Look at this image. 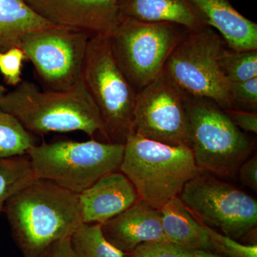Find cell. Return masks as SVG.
<instances>
[{"label": "cell", "instance_id": "1", "mask_svg": "<svg viewBox=\"0 0 257 257\" xmlns=\"http://www.w3.org/2000/svg\"><path fill=\"white\" fill-rule=\"evenodd\" d=\"M3 212L23 257H41L82 224L79 194L37 178L8 199Z\"/></svg>", "mask_w": 257, "mask_h": 257}, {"label": "cell", "instance_id": "2", "mask_svg": "<svg viewBox=\"0 0 257 257\" xmlns=\"http://www.w3.org/2000/svg\"><path fill=\"white\" fill-rule=\"evenodd\" d=\"M0 110L11 114L29 133L83 132L93 139L102 132L97 108L83 81L65 90H41L23 80L0 100Z\"/></svg>", "mask_w": 257, "mask_h": 257}, {"label": "cell", "instance_id": "3", "mask_svg": "<svg viewBox=\"0 0 257 257\" xmlns=\"http://www.w3.org/2000/svg\"><path fill=\"white\" fill-rule=\"evenodd\" d=\"M120 172L135 186L139 199L160 209L201 172L190 147L172 146L136 134L124 144Z\"/></svg>", "mask_w": 257, "mask_h": 257}, {"label": "cell", "instance_id": "4", "mask_svg": "<svg viewBox=\"0 0 257 257\" xmlns=\"http://www.w3.org/2000/svg\"><path fill=\"white\" fill-rule=\"evenodd\" d=\"M82 81L99 111L101 135L107 143L124 145L135 134L134 112L138 92L115 60L109 35L89 37Z\"/></svg>", "mask_w": 257, "mask_h": 257}, {"label": "cell", "instance_id": "5", "mask_svg": "<svg viewBox=\"0 0 257 257\" xmlns=\"http://www.w3.org/2000/svg\"><path fill=\"white\" fill-rule=\"evenodd\" d=\"M124 145L59 141L34 145L27 155L37 178L46 179L80 194L98 179L120 171Z\"/></svg>", "mask_w": 257, "mask_h": 257}, {"label": "cell", "instance_id": "6", "mask_svg": "<svg viewBox=\"0 0 257 257\" xmlns=\"http://www.w3.org/2000/svg\"><path fill=\"white\" fill-rule=\"evenodd\" d=\"M186 96L191 150L198 169L219 177H235L253 152V143L214 101Z\"/></svg>", "mask_w": 257, "mask_h": 257}, {"label": "cell", "instance_id": "7", "mask_svg": "<svg viewBox=\"0 0 257 257\" xmlns=\"http://www.w3.org/2000/svg\"><path fill=\"white\" fill-rule=\"evenodd\" d=\"M226 46L214 29L189 30L169 56L163 72L189 95L207 98L222 109H235L229 81L219 65Z\"/></svg>", "mask_w": 257, "mask_h": 257}, {"label": "cell", "instance_id": "8", "mask_svg": "<svg viewBox=\"0 0 257 257\" xmlns=\"http://www.w3.org/2000/svg\"><path fill=\"white\" fill-rule=\"evenodd\" d=\"M188 29L170 23H148L121 18L109 35L115 60L137 92L163 72L169 56Z\"/></svg>", "mask_w": 257, "mask_h": 257}, {"label": "cell", "instance_id": "9", "mask_svg": "<svg viewBox=\"0 0 257 257\" xmlns=\"http://www.w3.org/2000/svg\"><path fill=\"white\" fill-rule=\"evenodd\" d=\"M179 198L199 222L231 239H241L256 229V199L211 174L201 172L189 180Z\"/></svg>", "mask_w": 257, "mask_h": 257}, {"label": "cell", "instance_id": "10", "mask_svg": "<svg viewBox=\"0 0 257 257\" xmlns=\"http://www.w3.org/2000/svg\"><path fill=\"white\" fill-rule=\"evenodd\" d=\"M90 37L85 32L53 27L25 35L20 47L47 89L65 90L82 81Z\"/></svg>", "mask_w": 257, "mask_h": 257}, {"label": "cell", "instance_id": "11", "mask_svg": "<svg viewBox=\"0 0 257 257\" xmlns=\"http://www.w3.org/2000/svg\"><path fill=\"white\" fill-rule=\"evenodd\" d=\"M134 128L144 138L191 148L186 93L165 72L138 92Z\"/></svg>", "mask_w": 257, "mask_h": 257}, {"label": "cell", "instance_id": "12", "mask_svg": "<svg viewBox=\"0 0 257 257\" xmlns=\"http://www.w3.org/2000/svg\"><path fill=\"white\" fill-rule=\"evenodd\" d=\"M35 13L60 28L89 36L110 35L120 21L119 0H25Z\"/></svg>", "mask_w": 257, "mask_h": 257}, {"label": "cell", "instance_id": "13", "mask_svg": "<svg viewBox=\"0 0 257 257\" xmlns=\"http://www.w3.org/2000/svg\"><path fill=\"white\" fill-rule=\"evenodd\" d=\"M101 225L105 239L124 253L145 243L167 241L160 209L141 199Z\"/></svg>", "mask_w": 257, "mask_h": 257}, {"label": "cell", "instance_id": "14", "mask_svg": "<svg viewBox=\"0 0 257 257\" xmlns=\"http://www.w3.org/2000/svg\"><path fill=\"white\" fill-rule=\"evenodd\" d=\"M79 197L83 222L101 224L140 199L135 186L120 171L103 176Z\"/></svg>", "mask_w": 257, "mask_h": 257}, {"label": "cell", "instance_id": "15", "mask_svg": "<svg viewBox=\"0 0 257 257\" xmlns=\"http://www.w3.org/2000/svg\"><path fill=\"white\" fill-rule=\"evenodd\" d=\"M204 25L214 29L230 50H257V25L239 13L230 0H186Z\"/></svg>", "mask_w": 257, "mask_h": 257}, {"label": "cell", "instance_id": "16", "mask_svg": "<svg viewBox=\"0 0 257 257\" xmlns=\"http://www.w3.org/2000/svg\"><path fill=\"white\" fill-rule=\"evenodd\" d=\"M120 18L148 23H170L197 30L204 23L186 0H119Z\"/></svg>", "mask_w": 257, "mask_h": 257}, {"label": "cell", "instance_id": "17", "mask_svg": "<svg viewBox=\"0 0 257 257\" xmlns=\"http://www.w3.org/2000/svg\"><path fill=\"white\" fill-rule=\"evenodd\" d=\"M160 210L167 241L189 251H213L205 226L184 207L179 197L166 203Z\"/></svg>", "mask_w": 257, "mask_h": 257}, {"label": "cell", "instance_id": "18", "mask_svg": "<svg viewBox=\"0 0 257 257\" xmlns=\"http://www.w3.org/2000/svg\"><path fill=\"white\" fill-rule=\"evenodd\" d=\"M57 27L35 13L25 0H0V51L20 47L25 35Z\"/></svg>", "mask_w": 257, "mask_h": 257}, {"label": "cell", "instance_id": "19", "mask_svg": "<svg viewBox=\"0 0 257 257\" xmlns=\"http://www.w3.org/2000/svg\"><path fill=\"white\" fill-rule=\"evenodd\" d=\"M36 179L28 155L0 158V214L10 198Z\"/></svg>", "mask_w": 257, "mask_h": 257}, {"label": "cell", "instance_id": "20", "mask_svg": "<svg viewBox=\"0 0 257 257\" xmlns=\"http://www.w3.org/2000/svg\"><path fill=\"white\" fill-rule=\"evenodd\" d=\"M75 257H124L104 237L101 224L83 223L70 236Z\"/></svg>", "mask_w": 257, "mask_h": 257}, {"label": "cell", "instance_id": "21", "mask_svg": "<svg viewBox=\"0 0 257 257\" xmlns=\"http://www.w3.org/2000/svg\"><path fill=\"white\" fill-rule=\"evenodd\" d=\"M35 145L32 133L14 116L0 110V158L27 155Z\"/></svg>", "mask_w": 257, "mask_h": 257}, {"label": "cell", "instance_id": "22", "mask_svg": "<svg viewBox=\"0 0 257 257\" xmlns=\"http://www.w3.org/2000/svg\"><path fill=\"white\" fill-rule=\"evenodd\" d=\"M219 65L229 82L257 77V50L234 51L226 47L219 57Z\"/></svg>", "mask_w": 257, "mask_h": 257}, {"label": "cell", "instance_id": "23", "mask_svg": "<svg viewBox=\"0 0 257 257\" xmlns=\"http://www.w3.org/2000/svg\"><path fill=\"white\" fill-rule=\"evenodd\" d=\"M212 244L213 252L222 257H257V245L243 244L204 225Z\"/></svg>", "mask_w": 257, "mask_h": 257}, {"label": "cell", "instance_id": "24", "mask_svg": "<svg viewBox=\"0 0 257 257\" xmlns=\"http://www.w3.org/2000/svg\"><path fill=\"white\" fill-rule=\"evenodd\" d=\"M25 60L26 55L20 47H12L4 52L0 51V74L8 85L16 87L23 81L22 68Z\"/></svg>", "mask_w": 257, "mask_h": 257}, {"label": "cell", "instance_id": "25", "mask_svg": "<svg viewBox=\"0 0 257 257\" xmlns=\"http://www.w3.org/2000/svg\"><path fill=\"white\" fill-rule=\"evenodd\" d=\"M124 257H195L193 251L169 241H152L140 245Z\"/></svg>", "mask_w": 257, "mask_h": 257}, {"label": "cell", "instance_id": "26", "mask_svg": "<svg viewBox=\"0 0 257 257\" xmlns=\"http://www.w3.org/2000/svg\"><path fill=\"white\" fill-rule=\"evenodd\" d=\"M230 92L235 109L256 112L257 77L243 82H229Z\"/></svg>", "mask_w": 257, "mask_h": 257}, {"label": "cell", "instance_id": "27", "mask_svg": "<svg viewBox=\"0 0 257 257\" xmlns=\"http://www.w3.org/2000/svg\"><path fill=\"white\" fill-rule=\"evenodd\" d=\"M231 121L246 133H257V113L239 109H224Z\"/></svg>", "mask_w": 257, "mask_h": 257}, {"label": "cell", "instance_id": "28", "mask_svg": "<svg viewBox=\"0 0 257 257\" xmlns=\"http://www.w3.org/2000/svg\"><path fill=\"white\" fill-rule=\"evenodd\" d=\"M241 182L253 190H257V156L248 157L240 166L239 170Z\"/></svg>", "mask_w": 257, "mask_h": 257}, {"label": "cell", "instance_id": "29", "mask_svg": "<svg viewBox=\"0 0 257 257\" xmlns=\"http://www.w3.org/2000/svg\"><path fill=\"white\" fill-rule=\"evenodd\" d=\"M41 257H75L71 246L70 237L52 243Z\"/></svg>", "mask_w": 257, "mask_h": 257}, {"label": "cell", "instance_id": "30", "mask_svg": "<svg viewBox=\"0 0 257 257\" xmlns=\"http://www.w3.org/2000/svg\"><path fill=\"white\" fill-rule=\"evenodd\" d=\"M193 253L195 257H222L210 251H193Z\"/></svg>", "mask_w": 257, "mask_h": 257}, {"label": "cell", "instance_id": "31", "mask_svg": "<svg viewBox=\"0 0 257 257\" xmlns=\"http://www.w3.org/2000/svg\"><path fill=\"white\" fill-rule=\"evenodd\" d=\"M6 92V88H5L3 84H0V100H1L2 98H3V96L5 95Z\"/></svg>", "mask_w": 257, "mask_h": 257}]
</instances>
